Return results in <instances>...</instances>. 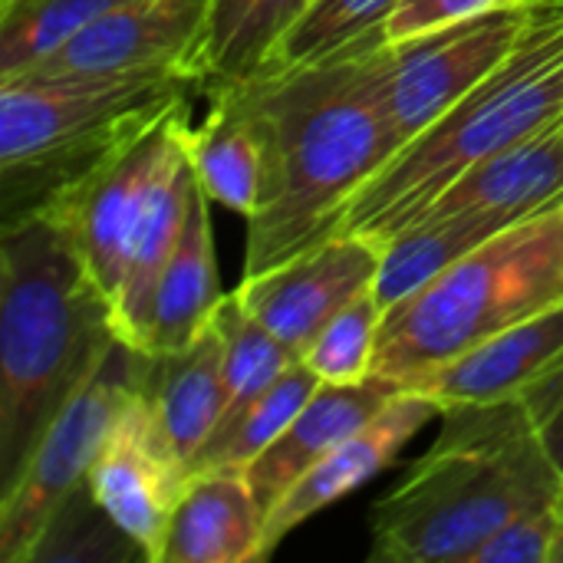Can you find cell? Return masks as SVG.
<instances>
[{
    "label": "cell",
    "instance_id": "cell-14",
    "mask_svg": "<svg viewBox=\"0 0 563 563\" xmlns=\"http://www.w3.org/2000/svg\"><path fill=\"white\" fill-rule=\"evenodd\" d=\"M561 366L563 303H558L442 363L409 389L429 393L445 412L462 406H498L521 399Z\"/></svg>",
    "mask_w": 563,
    "mask_h": 563
},
{
    "label": "cell",
    "instance_id": "cell-6",
    "mask_svg": "<svg viewBox=\"0 0 563 563\" xmlns=\"http://www.w3.org/2000/svg\"><path fill=\"white\" fill-rule=\"evenodd\" d=\"M198 89L205 79L185 69L0 79L3 221L36 211Z\"/></svg>",
    "mask_w": 563,
    "mask_h": 563
},
{
    "label": "cell",
    "instance_id": "cell-22",
    "mask_svg": "<svg viewBox=\"0 0 563 563\" xmlns=\"http://www.w3.org/2000/svg\"><path fill=\"white\" fill-rule=\"evenodd\" d=\"M320 389L317 373L300 360L280 379H274L261 396L231 409L201 452L191 459L188 475L195 472H247V465L277 442V435L294 422L307 399Z\"/></svg>",
    "mask_w": 563,
    "mask_h": 563
},
{
    "label": "cell",
    "instance_id": "cell-9",
    "mask_svg": "<svg viewBox=\"0 0 563 563\" xmlns=\"http://www.w3.org/2000/svg\"><path fill=\"white\" fill-rule=\"evenodd\" d=\"M534 10H501L402 43H376L373 79L396 152L459 106L525 36Z\"/></svg>",
    "mask_w": 563,
    "mask_h": 563
},
{
    "label": "cell",
    "instance_id": "cell-24",
    "mask_svg": "<svg viewBox=\"0 0 563 563\" xmlns=\"http://www.w3.org/2000/svg\"><path fill=\"white\" fill-rule=\"evenodd\" d=\"M122 0H0V79L49 59Z\"/></svg>",
    "mask_w": 563,
    "mask_h": 563
},
{
    "label": "cell",
    "instance_id": "cell-23",
    "mask_svg": "<svg viewBox=\"0 0 563 563\" xmlns=\"http://www.w3.org/2000/svg\"><path fill=\"white\" fill-rule=\"evenodd\" d=\"M307 3L310 0H211L201 43L208 86L257 76Z\"/></svg>",
    "mask_w": 563,
    "mask_h": 563
},
{
    "label": "cell",
    "instance_id": "cell-31",
    "mask_svg": "<svg viewBox=\"0 0 563 563\" xmlns=\"http://www.w3.org/2000/svg\"><path fill=\"white\" fill-rule=\"evenodd\" d=\"M551 563H563V525H561V534H558V541H554V558Z\"/></svg>",
    "mask_w": 563,
    "mask_h": 563
},
{
    "label": "cell",
    "instance_id": "cell-18",
    "mask_svg": "<svg viewBox=\"0 0 563 563\" xmlns=\"http://www.w3.org/2000/svg\"><path fill=\"white\" fill-rule=\"evenodd\" d=\"M142 393L152 402L178 459L191 468V459L211 439L228 412L224 386V343L214 323L175 353H145Z\"/></svg>",
    "mask_w": 563,
    "mask_h": 563
},
{
    "label": "cell",
    "instance_id": "cell-20",
    "mask_svg": "<svg viewBox=\"0 0 563 563\" xmlns=\"http://www.w3.org/2000/svg\"><path fill=\"white\" fill-rule=\"evenodd\" d=\"M201 122L185 125V155L208 201L251 218L261 191V139L231 82H214Z\"/></svg>",
    "mask_w": 563,
    "mask_h": 563
},
{
    "label": "cell",
    "instance_id": "cell-33",
    "mask_svg": "<svg viewBox=\"0 0 563 563\" xmlns=\"http://www.w3.org/2000/svg\"><path fill=\"white\" fill-rule=\"evenodd\" d=\"M561 132H563V119H561Z\"/></svg>",
    "mask_w": 563,
    "mask_h": 563
},
{
    "label": "cell",
    "instance_id": "cell-4",
    "mask_svg": "<svg viewBox=\"0 0 563 563\" xmlns=\"http://www.w3.org/2000/svg\"><path fill=\"white\" fill-rule=\"evenodd\" d=\"M518 46L353 198L340 231L373 241L406 228L449 181L563 119V7H531Z\"/></svg>",
    "mask_w": 563,
    "mask_h": 563
},
{
    "label": "cell",
    "instance_id": "cell-16",
    "mask_svg": "<svg viewBox=\"0 0 563 563\" xmlns=\"http://www.w3.org/2000/svg\"><path fill=\"white\" fill-rule=\"evenodd\" d=\"M399 386L386 379H366L360 386H333L320 383V389L307 399V406L294 416V422L277 435L271 449H264L244 472V482L267 515L303 472H310L323 455H330L343 439L363 429Z\"/></svg>",
    "mask_w": 563,
    "mask_h": 563
},
{
    "label": "cell",
    "instance_id": "cell-10",
    "mask_svg": "<svg viewBox=\"0 0 563 563\" xmlns=\"http://www.w3.org/2000/svg\"><path fill=\"white\" fill-rule=\"evenodd\" d=\"M188 485V465L168 442L142 386L119 409L109 439L102 442L86 488L109 521L158 563L175 505Z\"/></svg>",
    "mask_w": 563,
    "mask_h": 563
},
{
    "label": "cell",
    "instance_id": "cell-25",
    "mask_svg": "<svg viewBox=\"0 0 563 563\" xmlns=\"http://www.w3.org/2000/svg\"><path fill=\"white\" fill-rule=\"evenodd\" d=\"M393 7L396 0H310L274 46L264 69L310 66L343 53L366 36H383V23Z\"/></svg>",
    "mask_w": 563,
    "mask_h": 563
},
{
    "label": "cell",
    "instance_id": "cell-32",
    "mask_svg": "<svg viewBox=\"0 0 563 563\" xmlns=\"http://www.w3.org/2000/svg\"><path fill=\"white\" fill-rule=\"evenodd\" d=\"M531 7H563V0H534Z\"/></svg>",
    "mask_w": 563,
    "mask_h": 563
},
{
    "label": "cell",
    "instance_id": "cell-27",
    "mask_svg": "<svg viewBox=\"0 0 563 563\" xmlns=\"http://www.w3.org/2000/svg\"><path fill=\"white\" fill-rule=\"evenodd\" d=\"M383 303L376 290H363L350 300L307 346L303 363L317 373L320 383L333 386H360L373 379L379 330H383Z\"/></svg>",
    "mask_w": 563,
    "mask_h": 563
},
{
    "label": "cell",
    "instance_id": "cell-15",
    "mask_svg": "<svg viewBox=\"0 0 563 563\" xmlns=\"http://www.w3.org/2000/svg\"><path fill=\"white\" fill-rule=\"evenodd\" d=\"M554 208H563L561 122L472 165L455 181H449L412 221L442 218V214H472V211L528 221Z\"/></svg>",
    "mask_w": 563,
    "mask_h": 563
},
{
    "label": "cell",
    "instance_id": "cell-19",
    "mask_svg": "<svg viewBox=\"0 0 563 563\" xmlns=\"http://www.w3.org/2000/svg\"><path fill=\"white\" fill-rule=\"evenodd\" d=\"M208 208H211L208 195L195 188L181 238L155 287L145 343H142V353L148 356L185 350L195 336L208 330L218 303L224 300Z\"/></svg>",
    "mask_w": 563,
    "mask_h": 563
},
{
    "label": "cell",
    "instance_id": "cell-17",
    "mask_svg": "<svg viewBox=\"0 0 563 563\" xmlns=\"http://www.w3.org/2000/svg\"><path fill=\"white\" fill-rule=\"evenodd\" d=\"M264 511L241 472H195L175 505L158 563L261 561Z\"/></svg>",
    "mask_w": 563,
    "mask_h": 563
},
{
    "label": "cell",
    "instance_id": "cell-28",
    "mask_svg": "<svg viewBox=\"0 0 563 563\" xmlns=\"http://www.w3.org/2000/svg\"><path fill=\"white\" fill-rule=\"evenodd\" d=\"M534 0H396L383 23V43H402L445 26H459L488 13L531 7Z\"/></svg>",
    "mask_w": 563,
    "mask_h": 563
},
{
    "label": "cell",
    "instance_id": "cell-26",
    "mask_svg": "<svg viewBox=\"0 0 563 563\" xmlns=\"http://www.w3.org/2000/svg\"><path fill=\"white\" fill-rule=\"evenodd\" d=\"M214 330L224 343V386H228V412L261 396L274 379H280L300 356L284 346L264 323H257L238 294H224L211 317ZM224 412V416H228Z\"/></svg>",
    "mask_w": 563,
    "mask_h": 563
},
{
    "label": "cell",
    "instance_id": "cell-2",
    "mask_svg": "<svg viewBox=\"0 0 563 563\" xmlns=\"http://www.w3.org/2000/svg\"><path fill=\"white\" fill-rule=\"evenodd\" d=\"M122 340L115 313L69 238L40 211L0 234V495Z\"/></svg>",
    "mask_w": 563,
    "mask_h": 563
},
{
    "label": "cell",
    "instance_id": "cell-7",
    "mask_svg": "<svg viewBox=\"0 0 563 563\" xmlns=\"http://www.w3.org/2000/svg\"><path fill=\"white\" fill-rule=\"evenodd\" d=\"M145 353L115 340L96 373L49 422L16 482L0 495V561L26 563L43 534L86 488L89 468L112 432L125 399L142 386Z\"/></svg>",
    "mask_w": 563,
    "mask_h": 563
},
{
    "label": "cell",
    "instance_id": "cell-13",
    "mask_svg": "<svg viewBox=\"0 0 563 563\" xmlns=\"http://www.w3.org/2000/svg\"><path fill=\"white\" fill-rule=\"evenodd\" d=\"M439 416H445V409L429 393L399 389L363 429H356L310 472H303L297 485L264 515L261 561H267L284 544V538H290L313 515L379 478L402 455V449Z\"/></svg>",
    "mask_w": 563,
    "mask_h": 563
},
{
    "label": "cell",
    "instance_id": "cell-29",
    "mask_svg": "<svg viewBox=\"0 0 563 563\" xmlns=\"http://www.w3.org/2000/svg\"><path fill=\"white\" fill-rule=\"evenodd\" d=\"M561 525L563 505L525 511L495 531L468 563H551Z\"/></svg>",
    "mask_w": 563,
    "mask_h": 563
},
{
    "label": "cell",
    "instance_id": "cell-12",
    "mask_svg": "<svg viewBox=\"0 0 563 563\" xmlns=\"http://www.w3.org/2000/svg\"><path fill=\"white\" fill-rule=\"evenodd\" d=\"M211 0H122L23 76H109L185 69L205 79L201 43Z\"/></svg>",
    "mask_w": 563,
    "mask_h": 563
},
{
    "label": "cell",
    "instance_id": "cell-8",
    "mask_svg": "<svg viewBox=\"0 0 563 563\" xmlns=\"http://www.w3.org/2000/svg\"><path fill=\"white\" fill-rule=\"evenodd\" d=\"M188 115L191 99H181L158 122L122 142L112 155H106L99 165H92L86 175L59 188L36 208L69 238L96 284L109 297L112 313L148 201L165 168L185 152Z\"/></svg>",
    "mask_w": 563,
    "mask_h": 563
},
{
    "label": "cell",
    "instance_id": "cell-1",
    "mask_svg": "<svg viewBox=\"0 0 563 563\" xmlns=\"http://www.w3.org/2000/svg\"><path fill=\"white\" fill-rule=\"evenodd\" d=\"M366 36L343 53L231 82L261 139V191L247 218L244 277L340 231L353 198L396 155Z\"/></svg>",
    "mask_w": 563,
    "mask_h": 563
},
{
    "label": "cell",
    "instance_id": "cell-11",
    "mask_svg": "<svg viewBox=\"0 0 563 563\" xmlns=\"http://www.w3.org/2000/svg\"><path fill=\"white\" fill-rule=\"evenodd\" d=\"M379 261V241L336 231L271 271L247 274L234 294L257 323L303 360L313 336L350 300L376 287Z\"/></svg>",
    "mask_w": 563,
    "mask_h": 563
},
{
    "label": "cell",
    "instance_id": "cell-30",
    "mask_svg": "<svg viewBox=\"0 0 563 563\" xmlns=\"http://www.w3.org/2000/svg\"><path fill=\"white\" fill-rule=\"evenodd\" d=\"M538 439H541L548 459L554 462V468L561 472L563 478V393L561 399L554 402V409L538 422Z\"/></svg>",
    "mask_w": 563,
    "mask_h": 563
},
{
    "label": "cell",
    "instance_id": "cell-5",
    "mask_svg": "<svg viewBox=\"0 0 563 563\" xmlns=\"http://www.w3.org/2000/svg\"><path fill=\"white\" fill-rule=\"evenodd\" d=\"M563 303V208L518 221L383 313L373 376L399 389Z\"/></svg>",
    "mask_w": 563,
    "mask_h": 563
},
{
    "label": "cell",
    "instance_id": "cell-21",
    "mask_svg": "<svg viewBox=\"0 0 563 563\" xmlns=\"http://www.w3.org/2000/svg\"><path fill=\"white\" fill-rule=\"evenodd\" d=\"M518 221L505 214H442V218H419L383 241V261L376 274V297L383 310L399 303L402 297L426 287L445 267L472 254L478 244L495 238L498 231Z\"/></svg>",
    "mask_w": 563,
    "mask_h": 563
},
{
    "label": "cell",
    "instance_id": "cell-3",
    "mask_svg": "<svg viewBox=\"0 0 563 563\" xmlns=\"http://www.w3.org/2000/svg\"><path fill=\"white\" fill-rule=\"evenodd\" d=\"M551 505L563 478L518 399L449 409L435 445L376 501L369 561L468 563L508 521Z\"/></svg>",
    "mask_w": 563,
    "mask_h": 563
}]
</instances>
